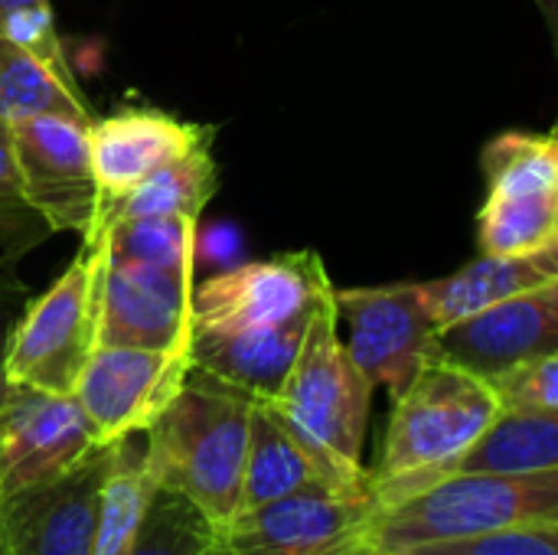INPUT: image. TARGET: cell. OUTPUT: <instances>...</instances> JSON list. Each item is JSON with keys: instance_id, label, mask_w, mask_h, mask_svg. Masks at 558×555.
<instances>
[{"instance_id": "18", "label": "cell", "mask_w": 558, "mask_h": 555, "mask_svg": "<svg viewBox=\"0 0 558 555\" xmlns=\"http://www.w3.org/2000/svg\"><path fill=\"white\" fill-rule=\"evenodd\" d=\"M311 484H333V481H327L320 464L284 429V422L275 415V409L258 399L252 409V432H248L242 494H239L235 514L258 510V507L275 504L281 497H291Z\"/></svg>"}, {"instance_id": "34", "label": "cell", "mask_w": 558, "mask_h": 555, "mask_svg": "<svg viewBox=\"0 0 558 555\" xmlns=\"http://www.w3.org/2000/svg\"><path fill=\"white\" fill-rule=\"evenodd\" d=\"M553 131H556V134H558V128H553Z\"/></svg>"}, {"instance_id": "14", "label": "cell", "mask_w": 558, "mask_h": 555, "mask_svg": "<svg viewBox=\"0 0 558 555\" xmlns=\"http://www.w3.org/2000/svg\"><path fill=\"white\" fill-rule=\"evenodd\" d=\"M193 275L105 262L98 347H190Z\"/></svg>"}, {"instance_id": "29", "label": "cell", "mask_w": 558, "mask_h": 555, "mask_svg": "<svg viewBox=\"0 0 558 555\" xmlns=\"http://www.w3.org/2000/svg\"><path fill=\"white\" fill-rule=\"evenodd\" d=\"M0 36H10L43 59H49L56 69L72 72L62 46L56 39V20L49 0H0Z\"/></svg>"}, {"instance_id": "32", "label": "cell", "mask_w": 558, "mask_h": 555, "mask_svg": "<svg viewBox=\"0 0 558 555\" xmlns=\"http://www.w3.org/2000/svg\"><path fill=\"white\" fill-rule=\"evenodd\" d=\"M536 3H539V10H543V16H546L549 29H553V43H556V56H558V0H536Z\"/></svg>"}, {"instance_id": "25", "label": "cell", "mask_w": 558, "mask_h": 555, "mask_svg": "<svg viewBox=\"0 0 558 555\" xmlns=\"http://www.w3.org/2000/svg\"><path fill=\"white\" fill-rule=\"evenodd\" d=\"M481 167L487 173L490 193H507V196L558 193V134L504 131L484 147Z\"/></svg>"}, {"instance_id": "10", "label": "cell", "mask_w": 558, "mask_h": 555, "mask_svg": "<svg viewBox=\"0 0 558 555\" xmlns=\"http://www.w3.org/2000/svg\"><path fill=\"white\" fill-rule=\"evenodd\" d=\"M333 288L317 252L248 262L193 288V330H245L307 321Z\"/></svg>"}, {"instance_id": "12", "label": "cell", "mask_w": 558, "mask_h": 555, "mask_svg": "<svg viewBox=\"0 0 558 555\" xmlns=\"http://www.w3.org/2000/svg\"><path fill=\"white\" fill-rule=\"evenodd\" d=\"M108 451H92L72 471L0 500V536L10 555H95L98 500Z\"/></svg>"}, {"instance_id": "26", "label": "cell", "mask_w": 558, "mask_h": 555, "mask_svg": "<svg viewBox=\"0 0 558 555\" xmlns=\"http://www.w3.org/2000/svg\"><path fill=\"white\" fill-rule=\"evenodd\" d=\"M209 540L213 523L180 494L157 487L128 555H206Z\"/></svg>"}, {"instance_id": "21", "label": "cell", "mask_w": 558, "mask_h": 555, "mask_svg": "<svg viewBox=\"0 0 558 555\" xmlns=\"http://www.w3.org/2000/svg\"><path fill=\"white\" fill-rule=\"evenodd\" d=\"M216 160L209 144L167 160L154 173H147L131 193L105 206L108 219H128V216H190L199 219L206 203L216 193Z\"/></svg>"}, {"instance_id": "22", "label": "cell", "mask_w": 558, "mask_h": 555, "mask_svg": "<svg viewBox=\"0 0 558 555\" xmlns=\"http://www.w3.org/2000/svg\"><path fill=\"white\" fill-rule=\"evenodd\" d=\"M154 491L157 484L150 481L144 445L137 448L131 438L121 445H111L101 500H98L95 555H128L141 533Z\"/></svg>"}, {"instance_id": "1", "label": "cell", "mask_w": 558, "mask_h": 555, "mask_svg": "<svg viewBox=\"0 0 558 555\" xmlns=\"http://www.w3.org/2000/svg\"><path fill=\"white\" fill-rule=\"evenodd\" d=\"M500 412L504 402L490 379L432 357L392 399L383 451L369 471L379 514L445 481Z\"/></svg>"}, {"instance_id": "19", "label": "cell", "mask_w": 558, "mask_h": 555, "mask_svg": "<svg viewBox=\"0 0 558 555\" xmlns=\"http://www.w3.org/2000/svg\"><path fill=\"white\" fill-rule=\"evenodd\" d=\"M43 114L75 118L85 124L95 121L72 72H62L29 46L0 36V121L16 124Z\"/></svg>"}, {"instance_id": "31", "label": "cell", "mask_w": 558, "mask_h": 555, "mask_svg": "<svg viewBox=\"0 0 558 555\" xmlns=\"http://www.w3.org/2000/svg\"><path fill=\"white\" fill-rule=\"evenodd\" d=\"M33 301L29 285L16 275L13 258H0V402L7 396V347L13 337V327L20 321V314L26 311V304Z\"/></svg>"}, {"instance_id": "24", "label": "cell", "mask_w": 558, "mask_h": 555, "mask_svg": "<svg viewBox=\"0 0 558 555\" xmlns=\"http://www.w3.org/2000/svg\"><path fill=\"white\" fill-rule=\"evenodd\" d=\"M558 239V193L507 196L487 193L477 213V249L481 255H517L533 252Z\"/></svg>"}, {"instance_id": "30", "label": "cell", "mask_w": 558, "mask_h": 555, "mask_svg": "<svg viewBox=\"0 0 558 555\" xmlns=\"http://www.w3.org/2000/svg\"><path fill=\"white\" fill-rule=\"evenodd\" d=\"M490 383L504 409H558V353L513 366Z\"/></svg>"}, {"instance_id": "8", "label": "cell", "mask_w": 558, "mask_h": 555, "mask_svg": "<svg viewBox=\"0 0 558 555\" xmlns=\"http://www.w3.org/2000/svg\"><path fill=\"white\" fill-rule=\"evenodd\" d=\"M193 370L190 347H98L78 376L75 402L101 448L144 435L177 399Z\"/></svg>"}, {"instance_id": "11", "label": "cell", "mask_w": 558, "mask_h": 555, "mask_svg": "<svg viewBox=\"0 0 558 555\" xmlns=\"http://www.w3.org/2000/svg\"><path fill=\"white\" fill-rule=\"evenodd\" d=\"M98 448L75 396L10 386L0 402V500L72 471Z\"/></svg>"}, {"instance_id": "33", "label": "cell", "mask_w": 558, "mask_h": 555, "mask_svg": "<svg viewBox=\"0 0 558 555\" xmlns=\"http://www.w3.org/2000/svg\"><path fill=\"white\" fill-rule=\"evenodd\" d=\"M0 555H10L7 553V546H3V536H0Z\"/></svg>"}, {"instance_id": "7", "label": "cell", "mask_w": 558, "mask_h": 555, "mask_svg": "<svg viewBox=\"0 0 558 555\" xmlns=\"http://www.w3.org/2000/svg\"><path fill=\"white\" fill-rule=\"evenodd\" d=\"M23 196L49 232L95 236L105 229V196L85 121L43 114L10 124Z\"/></svg>"}, {"instance_id": "9", "label": "cell", "mask_w": 558, "mask_h": 555, "mask_svg": "<svg viewBox=\"0 0 558 555\" xmlns=\"http://www.w3.org/2000/svg\"><path fill=\"white\" fill-rule=\"evenodd\" d=\"M337 314L347 324V350L373 386L402 396L435 357L438 324L422 281L383 288H333Z\"/></svg>"}, {"instance_id": "2", "label": "cell", "mask_w": 558, "mask_h": 555, "mask_svg": "<svg viewBox=\"0 0 558 555\" xmlns=\"http://www.w3.org/2000/svg\"><path fill=\"white\" fill-rule=\"evenodd\" d=\"M255 396L190 370L186 386L144 432L150 481L190 500L213 527L239 510Z\"/></svg>"}, {"instance_id": "28", "label": "cell", "mask_w": 558, "mask_h": 555, "mask_svg": "<svg viewBox=\"0 0 558 555\" xmlns=\"http://www.w3.org/2000/svg\"><path fill=\"white\" fill-rule=\"evenodd\" d=\"M389 555H558V527L539 530H500L461 540H435L405 546Z\"/></svg>"}, {"instance_id": "13", "label": "cell", "mask_w": 558, "mask_h": 555, "mask_svg": "<svg viewBox=\"0 0 558 555\" xmlns=\"http://www.w3.org/2000/svg\"><path fill=\"white\" fill-rule=\"evenodd\" d=\"M558 353V281L438 330L435 357L484 379Z\"/></svg>"}, {"instance_id": "27", "label": "cell", "mask_w": 558, "mask_h": 555, "mask_svg": "<svg viewBox=\"0 0 558 555\" xmlns=\"http://www.w3.org/2000/svg\"><path fill=\"white\" fill-rule=\"evenodd\" d=\"M43 236H49V226L33 213L23 196L13 134L10 124L0 121V249L7 252V258H16L29 245L43 242Z\"/></svg>"}, {"instance_id": "17", "label": "cell", "mask_w": 558, "mask_h": 555, "mask_svg": "<svg viewBox=\"0 0 558 555\" xmlns=\"http://www.w3.org/2000/svg\"><path fill=\"white\" fill-rule=\"evenodd\" d=\"M314 317V314H311ZM307 321L245 330H193L190 360L196 370L255 396L271 399L288 379L307 334Z\"/></svg>"}, {"instance_id": "23", "label": "cell", "mask_w": 558, "mask_h": 555, "mask_svg": "<svg viewBox=\"0 0 558 555\" xmlns=\"http://www.w3.org/2000/svg\"><path fill=\"white\" fill-rule=\"evenodd\" d=\"M108 262L167 268L193 275L196 219L190 216H128L105 222Z\"/></svg>"}, {"instance_id": "5", "label": "cell", "mask_w": 558, "mask_h": 555, "mask_svg": "<svg viewBox=\"0 0 558 555\" xmlns=\"http://www.w3.org/2000/svg\"><path fill=\"white\" fill-rule=\"evenodd\" d=\"M105 229L82 239L62 278L20 314L7 347V386L72 396L82 370L98 350Z\"/></svg>"}, {"instance_id": "20", "label": "cell", "mask_w": 558, "mask_h": 555, "mask_svg": "<svg viewBox=\"0 0 558 555\" xmlns=\"http://www.w3.org/2000/svg\"><path fill=\"white\" fill-rule=\"evenodd\" d=\"M553 468H558V409H504L451 474Z\"/></svg>"}, {"instance_id": "16", "label": "cell", "mask_w": 558, "mask_h": 555, "mask_svg": "<svg viewBox=\"0 0 558 555\" xmlns=\"http://www.w3.org/2000/svg\"><path fill=\"white\" fill-rule=\"evenodd\" d=\"M558 281V239L533 252L517 255H477L454 275L422 281L428 311L441 327L481 314L510 298L549 288Z\"/></svg>"}, {"instance_id": "15", "label": "cell", "mask_w": 558, "mask_h": 555, "mask_svg": "<svg viewBox=\"0 0 558 555\" xmlns=\"http://www.w3.org/2000/svg\"><path fill=\"white\" fill-rule=\"evenodd\" d=\"M92 157L105 206L131 193L147 173L173 157L213 144V131L154 108H124L88 124Z\"/></svg>"}, {"instance_id": "6", "label": "cell", "mask_w": 558, "mask_h": 555, "mask_svg": "<svg viewBox=\"0 0 558 555\" xmlns=\"http://www.w3.org/2000/svg\"><path fill=\"white\" fill-rule=\"evenodd\" d=\"M376 517L369 481L356 487L311 484L213 527L206 555H356L369 550Z\"/></svg>"}, {"instance_id": "4", "label": "cell", "mask_w": 558, "mask_h": 555, "mask_svg": "<svg viewBox=\"0 0 558 555\" xmlns=\"http://www.w3.org/2000/svg\"><path fill=\"white\" fill-rule=\"evenodd\" d=\"M539 527H558V468L451 474L379 514L369 533V550L399 553L435 540Z\"/></svg>"}, {"instance_id": "3", "label": "cell", "mask_w": 558, "mask_h": 555, "mask_svg": "<svg viewBox=\"0 0 558 555\" xmlns=\"http://www.w3.org/2000/svg\"><path fill=\"white\" fill-rule=\"evenodd\" d=\"M373 389L376 386L340 340V314L330 288L307 324L288 379L265 402L320 464L327 481L356 487L369 481V471L363 468V442Z\"/></svg>"}]
</instances>
